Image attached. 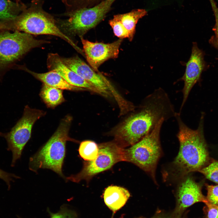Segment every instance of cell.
<instances>
[{"label":"cell","instance_id":"cell-19","mask_svg":"<svg viewBox=\"0 0 218 218\" xmlns=\"http://www.w3.org/2000/svg\"><path fill=\"white\" fill-rule=\"evenodd\" d=\"M27 8L22 3H15L8 0H0V20H12Z\"/></svg>","mask_w":218,"mask_h":218},{"label":"cell","instance_id":"cell-5","mask_svg":"<svg viewBox=\"0 0 218 218\" xmlns=\"http://www.w3.org/2000/svg\"><path fill=\"white\" fill-rule=\"evenodd\" d=\"M165 121L161 119L150 133L129 148L124 149L125 161L134 164L148 173L155 183L156 168L162 154L160 133Z\"/></svg>","mask_w":218,"mask_h":218},{"label":"cell","instance_id":"cell-27","mask_svg":"<svg viewBox=\"0 0 218 218\" xmlns=\"http://www.w3.org/2000/svg\"><path fill=\"white\" fill-rule=\"evenodd\" d=\"M13 178L18 177L14 174L7 173L0 169V178L6 183L8 189L10 188L11 182L12 181Z\"/></svg>","mask_w":218,"mask_h":218},{"label":"cell","instance_id":"cell-8","mask_svg":"<svg viewBox=\"0 0 218 218\" xmlns=\"http://www.w3.org/2000/svg\"><path fill=\"white\" fill-rule=\"evenodd\" d=\"M46 114L43 111L31 108L26 105L23 114L11 130L7 133L0 132V136L5 138L8 150L12 153V167L21 157L23 149L31 136L33 126L35 122Z\"/></svg>","mask_w":218,"mask_h":218},{"label":"cell","instance_id":"cell-29","mask_svg":"<svg viewBox=\"0 0 218 218\" xmlns=\"http://www.w3.org/2000/svg\"><path fill=\"white\" fill-rule=\"evenodd\" d=\"M4 27V24L3 23L1 22L0 21V30H3Z\"/></svg>","mask_w":218,"mask_h":218},{"label":"cell","instance_id":"cell-21","mask_svg":"<svg viewBox=\"0 0 218 218\" xmlns=\"http://www.w3.org/2000/svg\"><path fill=\"white\" fill-rule=\"evenodd\" d=\"M105 0H61L65 8V12L94 7Z\"/></svg>","mask_w":218,"mask_h":218},{"label":"cell","instance_id":"cell-20","mask_svg":"<svg viewBox=\"0 0 218 218\" xmlns=\"http://www.w3.org/2000/svg\"><path fill=\"white\" fill-rule=\"evenodd\" d=\"M98 145L94 141L86 140L80 144L78 152L80 156L86 161L95 159L98 154Z\"/></svg>","mask_w":218,"mask_h":218},{"label":"cell","instance_id":"cell-13","mask_svg":"<svg viewBox=\"0 0 218 218\" xmlns=\"http://www.w3.org/2000/svg\"><path fill=\"white\" fill-rule=\"evenodd\" d=\"M177 190V211H181L195 203L208 201L203 194L200 184L188 175L181 178Z\"/></svg>","mask_w":218,"mask_h":218},{"label":"cell","instance_id":"cell-18","mask_svg":"<svg viewBox=\"0 0 218 218\" xmlns=\"http://www.w3.org/2000/svg\"><path fill=\"white\" fill-rule=\"evenodd\" d=\"M41 99L48 107L53 108L65 101L62 90L43 84L40 93Z\"/></svg>","mask_w":218,"mask_h":218},{"label":"cell","instance_id":"cell-14","mask_svg":"<svg viewBox=\"0 0 218 218\" xmlns=\"http://www.w3.org/2000/svg\"><path fill=\"white\" fill-rule=\"evenodd\" d=\"M47 63L50 70L56 71L69 84L102 95L101 92L91 84L65 65L57 54H49Z\"/></svg>","mask_w":218,"mask_h":218},{"label":"cell","instance_id":"cell-6","mask_svg":"<svg viewBox=\"0 0 218 218\" xmlns=\"http://www.w3.org/2000/svg\"><path fill=\"white\" fill-rule=\"evenodd\" d=\"M117 0H105L92 7L83 8L63 14L68 19H55L56 23L63 32L83 37L89 30L103 20Z\"/></svg>","mask_w":218,"mask_h":218},{"label":"cell","instance_id":"cell-15","mask_svg":"<svg viewBox=\"0 0 218 218\" xmlns=\"http://www.w3.org/2000/svg\"><path fill=\"white\" fill-rule=\"evenodd\" d=\"M130 197L129 191L123 187L111 186L105 189L103 199L106 205L113 212L111 218L125 204Z\"/></svg>","mask_w":218,"mask_h":218},{"label":"cell","instance_id":"cell-4","mask_svg":"<svg viewBox=\"0 0 218 218\" xmlns=\"http://www.w3.org/2000/svg\"><path fill=\"white\" fill-rule=\"evenodd\" d=\"M72 119L70 115H67L61 120L49 140L30 158V170L36 172L39 169H48L65 178L62 167L66 155V143L68 141L77 142L69 136Z\"/></svg>","mask_w":218,"mask_h":218},{"label":"cell","instance_id":"cell-2","mask_svg":"<svg viewBox=\"0 0 218 218\" xmlns=\"http://www.w3.org/2000/svg\"><path fill=\"white\" fill-rule=\"evenodd\" d=\"M180 114L176 113L175 116L179 127L177 137L180 149L172 164V173L175 178H182L203 167L208 154L203 135L202 118L197 129L193 130L183 122Z\"/></svg>","mask_w":218,"mask_h":218},{"label":"cell","instance_id":"cell-26","mask_svg":"<svg viewBox=\"0 0 218 218\" xmlns=\"http://www.w3.org/2000/svg\"><path fill=\"white\" fill-rule=\"evenodd\" d=\"M207 207L206 218H218V205L208 201L205 203Z\"/></svg>","mask_w":218,"mask_h":218},{"label":"cell","instance_id":"cell-23","mask_svg":"<svg viewBox=\"0 0 218 218\" xmlns=\"http://www.w3.org/2000/svg\"><path fill=\"white\" fill-rule=\"evenodd\" d=\"M109 24L116 36L119 39L127 38L129 39L130 36L128 32L123 27L119 21L115 17H113L109 21Z\"/></svg>","mask_w":218,"mask_h":218},{"label":"cell","instance_id":"cell-9","mask_svg":"<svg viewBox=\"0 0 218 218\" xmlns=\"http://www.w3.org/2000/svg\"><path fill=\"white\" fill-rule=\"evenodd\" d=\"M98 147L97 157L84 162L80 172L67 177L66 180L77 183L83 180L88 182L94 176L110 169L117 163L125 161L124 149L114 141L101 144Z\"/></svg>","mask_w":218,"mask_h":218},{"label":"cell","instance_id":"cell-31","mask_svg":"<svg viewBox=\"0 0 218 218\" xmlns=\"http://www.w3.org/2000/svg\"><path fill=\"white\" fill-rule=\"evenodd\" d=\"M19 217V218H20V217Z\"/></svg>","mask_w":218,"mask_h":218},{"label":"cell","instance_id":"cell-3","mask_svg":"<svg viewBox=\"0 0 218 218\" xmlns=\"http://www.w3.org/2000/svg\"><path fill=\"white\" fill-rule=\"evenodd\" d=\"M43 0H32L30 6L6 23V29L21 31L31 35H51L65 41L81 53L82 51L58 28L55 19L43 8Z\"/></svg>","mask_w":218,"mask_h":218},{"label":"cell","instance_id":"cell-28","mask_svg":"<svg viewBox=\"0 0 218 218\" xmlns=\"http://www.w3.org/2000/svg\"><path fill=\"white\" fill-rule=\"evenodd\" d=\"M216 19V24L214 28V32L218 40V18Z\"/></svg>","mask_w":218,"mask_h":218},{"label":"cell","instance_id":"cell-22","mask_svg":"<svg viewBox=\"0 0 218 218\" xmlns=\"http://www.w3.org/2000/svg\"><path fill=\"white\" fill-rule=\"evenodd\" d=\"M208 179L218 183V161L213 162L198 171Z\"/></svg>","mask_w":218,"mask_h":218},{"label":"cell","instance_id":"cell-16","mask_svg":"<svg viewBox=\"0 0 218 218\" xmlns=\"http://www.w3.org/2000/svg\"><path fill=\"white\" fill-rule=\"evenodd\" d=\"M21 68L42 82L43 84L47 85L62 90L75 91L84 89L69 84L58 72L50 70L45 73H39L32 71L24 67Z\"/></svg>","mask_w":218,"mask_h":218},{"label":"cell","instance_id":"cell-10","mask_svg":"<svg viewBox=\"0 0 218 218\" xmlns=\"http://www.w3.org/2000/svg\"><path fill=\"white\" fill-rule=\"evenodd\" d=\"M83 51L89 64L95 71H98L100 66L110 59L118 57L119 48L122 39L110 43L93 42L81 37Z\"/></svg>","mask_w":218,"mask_h":218},{"label":"cell","instance_id":"cell-7","mask_svg":"<svg viewBox=\"0 0 218 218\" xmlns=\"http://www.w3.org/2000/svg\"><path fill=\"white\" fill-rule=\"evenodd\" d=\"M49 41L38 40L31 35L18 31L0 32V71L9 68L30 50Z\"/></svg>","mask_w":218,"mask_h":218},{"label":"cell","instance_id":"cell-25","mask_svg":"<svg viewBox=\"0 0 218 218\" xmlns=\"http://www.w3.org/2000/svg\"><path fill=\"white\" fill-rule=\"evenodd\" d=\"M206 187L207 200L212 204L218 205V185H207Z\"/></svg>","mask_w":218,"mask_h":218},{"label":"cell","instance_id":"cell-12","mask_svg":"<svg viewBox=\"0 0 218 218\" xmlns=\"http://www.w3.org/2000/svg\"><path fill=\"white\" fill-rule=\"evenodd\" d=\"M63 63L71 70L91 84L105 97L111 95L109 81L99 73H96L77 56L71 58L61 57Z\"/></svg>","mask_w":218,"mask_h":218},{"label":"cell","instance_id":"cell-1","mask_svg":"<svg viewBox=\"0 0 218 218\" xmlns=\"http://www.w3.org/2000/svg\"><path fill=\"white\" fill-rule=\"evenodd\" d=\"M140 109L114 130V141L122 148L134 144L150 133L161 119L167 120L176 113L167 94L161 88L148 95Z\"/></svg>","mask_w":218,"mask_h":218},{"label":"cell","instance_id":"cell-24","mask_svg":"<svg viewBox=\"0 0 218 218\" xmlns=\"http://www.w3.org/2000/svg\"><path fill=\"white\" fill-rule=\"evenodd\" d=\"M51 218H77V214L74 211L68 209L65 205L61 206L60 210L57 213H52L48 209Z\"/></svg>","mask_w":218,"mask_h":218},{"label":"cell","instance_id":"cell-30","mask_svg":"<svg viewBox=\"0 0 218 218\" xmlns=\"http://www.w3.org/2000/svg\"><path fill=\"white\" fill-rule=\"evenodd\" d=\"M16 1L17 2V3H20V0H16Z\"/></svg>","mask_w":218,"mask_h":218},{"label":"cell","instance_id":"cell-11","mask_svg":"<svg viewBox=\"0 0 218 218\" xmlns=\"http://www.w3.org/2000/svg\"><path fill=\"white\" fill-rule=\"evenodd\" d=\"M184 74L180 80L183 81L184 84L182 91L183 100L180 113L184 105L192 88L200 77L205 67L203 51L199 49L197 43L193 42L190 56L186 64Z\"/></svg>","mask_w":218,"mask_h":218},{"label":"cell","instance_id":"cell-17","mask_svg":"<svg viewBox=\"0 0 218 218\" xmlns=\"http://www.w3.org/2000/svg\"><path fill=\"white\" fill-rule=\"evenodd\" d=\"M147 12L144 9H137L125 13L118 14L113 16L120 23L123 27L129 33V40L133 39L136 31V25L138 21L146 15Z\"/></svg>","mask_w":218,"mask_h":218}]
</instances>
